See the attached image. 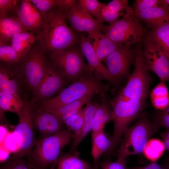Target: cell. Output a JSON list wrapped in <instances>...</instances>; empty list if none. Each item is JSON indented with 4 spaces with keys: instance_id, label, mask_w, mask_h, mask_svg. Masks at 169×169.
I'll use <instances>...</instances> for the list:
<instances>
[{
    "instance_id": "obj_9",
    "label": "cell",
    "mask_w": 169,
    "mask_h": 169,
    "mask_svg": "<svg viewBox=\"0 0 169 169\" xmlns=\"http://www.w3.org/2000/svg\"><path fill=\"white\" fill-rule=\"evenodd\" d=\"M141 22L133 14L128 15L108 25L103 32L118 45L137 44L141 42L146 31Z\"/></svg>"
},
{
    "instance_id": "obj_44",
    "label": "cell",
    "mask_w": 169,
    "mask_h": 169,
    "mask_svg": "<svg viewBox=\"0 0 169 169\" xmlns=\"http://www.w3.org/2000/svg\"><path fill=\"white\" fill-rule=\"evenodd\" d=\"M159 5L164 8L169 13V0H160Z\"/></svg>"
},
{
    "instance_id": "obj_32",
    "label": "cell",
    "mask_w": 169,
    "mask_h": 169,
    "mask_svg": "<svg viewBox=\"0 0 169 169\" xmlns=\"http://www.w3.org/2000/svg\"><path fill=\"white\" fill-rule=\"evenodd\" d=\"M0 169H46L36 164L28 158L8 160L3 164Z\"/></svg>"
},
{
    "instance_id": "obj_42",
    "label": "cell",
    "mask_w": 169,
    "mask_h": 169,
    "mask_svg": "<svg viewBox=\"0 0 169 169\" xmlns=\"http://www.w3.org/2000/svg\"><path fill=\"white\" fill-rule=\"evenodd\" d=\"M128 169H165L162 165H160L155 162H152L142 166L136 167Z\"/></svg>"
},
{
    "instance_id": "obj_31",
    "label": "cell",
    "mask_w": 169,
    "mask_h": 169,
    "mask_svg": "<svg viewBox=\"0 0 169 169\" xmlns=\"http://www.w3.org/2000/svg\"><path fill=\"white\" fill-rule=\"evenodd\" d=\"M11 45L5 44L0 46V60L1 62L7 65L16 64L21 59Z\"/></svg>"
},
{
    "instance_id": "obj_20",
    "label": "cell",
    "mask_w": 169,
    "mask_h": 169,
    "mask_svg": "<svg viewBox=\"0 0 169 169\" xmlns=\"http://www.w3.org/2000/svg\"><path fill=\"white\" fill-rule=\"evenodd\" d=\"M134 15L141 22L146 23L147 27L151 30L169 21V13L159 5Z\"/></svg>"
},
{
    "instance_id": "obj_4",
    "label": "cell",
    "mask_w": 169,
    "mask_h": 169,
    "mask_svg": "<svg viewBox=\"0 0 169 169\" xmlns=\"http://www.w3.org/2000/svg\"><path fill=\"white\" fill-rule=\"evenodd\" d=\"M160 126L144 113L134 125L128 127L124 134L117 150V157L126 159L133 155L143 152L148 141Z\"/></svg>"
},
{
    "instance_id": "obj_7",
    "label": "cell",
    "mask_w": 169,
    "mask_h": 169,
    "mask_svg": "<svg viewBox=\"0 0 169 169\" xmlns=\"http://www.w3.org/2000/svg\"><path fill=\"white\" fill-rule=\"evenodd\" d=\"M35 106L34 100L25 102L24 106L18 115L19 121L13 132L18 146V151L12 155L9 160L29 157L37 141L33 125V111Z\"/></svg>"
},
{
    "instance_id": "obj_37",
    "label": "cell",
    "mask_w": 169,
    "mask_h": 169,
    "mask_svg": "<svg viewBox=\"0 0 169 169\" xmlns=\"http://www.w3.org/2000/svg\"><path fill=\"white\" fill-rule=\"evenodd\" d=\"M160 0H136L131 7L133 14H135L148 8L158 6Z\"/></svg>"
},
{
    "instance_id": "obj_43",
    "label": "cell",
    "mask_w": 169,
    "mask_h": 169,
    "mask_svg": "<svg viewBox=\"0 0 169 169\" xmlns=\"http://www.w3.org/2000/svg\"><path fill=\"white\" fill-rule=\"evenodd\" d=\"M80 110L78 113L69 118L64 122V125L66 126L67 129L69 128L77 121L79 115Z\"/></svg>"
},
{
    "instance_id": "obj_11",
    "label": "cell",
    "mask_w": 169,
    "mask_h": 169,
    "mask_svg": "<svg viewBox=\"0 0 169 169\" xmlns=\"http://www.w3.org/2000/svg\"><path fill=\"white\" fill-rule=\"evenodd\" d=\"M131 46L126 44L120 45L104 60L116 83L125 78L128 79L131 74L130 68L134 64L136 56L134 49Z\"/></svg>"
},
{
    "instance_id": "obj_34",
    "label": "cell",
    "mask_w": 169,
    "mask_h": 169,
    "mask_svg": "<svg viewBox=\"0 0 169 169\" xmlns=\"http://www.w3.org/2000/svg\"><path fill=\"white\" fill-rule=\"evenodd\" d=\"M109 9L119 13L121 16L133 14L131 7H130L127 0H113L105 4Z\"/></svg>"
},
{
    "instance_id": "obj_36",
    "label": "cell",
    "mask_w": 169,
    "mask_h": 169,
    "mask_svg": "<svg viewBox=\"0 0 169 169\" xmlns=\"http://www.w3.org/2000/svg\"><path fill=\"white\" fill-rule=\"evenodd\" d=\"M20 0H0V16H9L13 13L16 16Z\"/></svg>"
},
{
    "instance_id": "obj_24",
    "label": "cell",
    "mask_w": 169,
    "mask_h": 169,
    "mask_svg": "<svg viewBox=\"0 0 169 169\" xmlns=\"http://www.w3.org/2000/svg\"><path fill=\"white\" fill-rule=\"evenodd\" d=\"M37 40V36L25 31L19 33L12 39L10 45L22 59L29 51Z\"/></svg>"
},
{
    "instance_id": "obj_30",
    "label": "cell",
    "mask_w": 169,
    "mask_h": 169,
    "mask_svg": "<svg viewBox=\"0 0 169 169\" xmlns=\"http://www.w3.org/2000/svg\"><path fill=\"white\" fill-rule=\"evenodd\" d=\"M104 4L97 0H78L76 2L78 8L99 21Z\"/></svg>"
},
{
    "instance_id": "obj_2",
    "label": "cell",
    "mask_w": 169,
    "mask_h": 169,
    "mask_svg": "<svg viewBox=\"0 0 169 169\" xmlns=\"http://www.w3.org/2000/svg\"><path fill=\"white\" fill-rule=\"evenodd\" d=\"M64 12L57 8L45 18L37 40L48 55L72 47L79 43L80 37L67 25Z\"/></svg>"
},
{
    "instance_id": "obj_10",
    "label": "cell",
    "mask_w": 169,
    "mask_h": 169,
    "mask_svg": "<svg viewBox=\"0 0 169 169\" xmlns=\"http://www.w3.org/2000/svg\"><path fill=\"white\" fill-rule=\"evenodd\" d=\"M141 42L144 62L148 71L156 74L161 81L169 82V58L146 34Z\"/></svg>"
},
{
    "instance_id": "obj_8",
    "label": "cell",
    "mask_w": 169,
    "mask_h": 169,
    "mask_svg": "<svg viewBox=\"0 0 169 169\" xmlns=\"http://www.w3.org/2000/svg\"><path fill=\"white\" fill-rule=\"evenodd\" d=\"M48 56L50 61L66 81L72 83L81 78L91 69L89 64L85 63L80 47L76 45L51 54Z\"/></svg>"
},
{
    "instance_id": "obj_48",
    "label": "cell",
    "mask_w": 169,
    "mask_h": 169,
    "mask_svg": "<svg viewBox=\"0 0 169 169\" xmlns=\"http://www.w3.org/2000/svg\"><path fill=\"white\" fill-rule=\"evenodd\" d=\"M166 113L169 114V106L164 110H163Z\"/></svg>"
},
{
    "instance_id": "obj_26",
    "label": "cell",
    "mask_w": 169,
    "mask_h": 169,
    "mask_svg": "<svg viewBox=\"0 0 169 169\" xmlns=\"http://www.w3.org/2000/svg\"><path fill=\"white\" fill-rule=\"evenodd\" d=\"M169 58V21L146 33Z\"/></svg>"
},
{
    "instance_id": "obj_47",
    "label": "cell",
    "mask_w": 169,
    "mask_h": 169,
    "mask_svg": "<svg viewBox=\"0 0 169 169\" xmlns=\"http://www.w3.org/2000/svg\"><path fill=\"white\" fill-rule=\"evenodd\" d=\"M162 137H166L169 139V129L167 130L161 134Z\"/></svg>"
},
{
    "instance_id": "obj_40",
    "label": "cell",
    "mask_w": 169,
    "mask_h": 169,
    "mask_svg": "<svg viewBox=\"0 0 169 169\" xmlns=\"http://www.w3.org/2000/svg\"><path fill=\"white\" fill-rule=\"evenodd\" d=\"M84 108H82L80 111L79 115L77 121L68 129L72 133V137L76 135L80 131L84 122Z\"/></svg>"
},
{
    "instance_id": "obj_5",
    "label": "cell",
    "mask_w": 169,
    "mask_h": 169,
    "mask_svg": "<svg viewBox=\"0 0 169 169\" xmlns=\"http://www.w3.org/2000/svg\"><path fill=\"white\" fill-rule=\"evenodd\" d=\"M34 44L15 68L21 81L33 92L45 75L48 62V55L38 43Z\"/></svg>"
},
{
    "instance_id": "obj_3",
    "label": "cell",
    "mask_w": 169,
    "mask_h": 169,
    "mask_svg": "<svg viewBox=\"0 0 169 169\" xmlns=\"http://www.w3.org/2000/svg\"><path fill=\"white\" fill-rule=\"evenodd\" d=\"M109 90V85L96 77L91 69L81 78L63 89L58 95L39 102L37 108L54 113L66 105L88 95L101 94Z\"/></svg>"
},
{
    "instance_id": "obj_14",
    "label": "cell",
    "mask_w": 169,
    "mask_h": 169,
    "mask_svg": "<svg viewBox=\"0 0 169 169\" xmlns=\"http://www.w3.org/2000/svg\"><path fill=\"white\" fill-rule=\"evenodd\" d=\"M65 17L74 31L88 33L103 32L105 25L90 15L77 7L76 3L70 10L64 13Z\"/></svg>"
},
{
    "instance_id": "obj_29",
    "label": "cell",
    "mask_w": 169,
    "mask_h": 169,
    "mask_svg": "<svg viewBox=\"0 0 169 169\" xmlns=\"http://www.w3.org/2000/svg\"><path fill=\"white\" fill-rule=\"evenodd\" d=\"M165 148L163 142L157 139H149L143 151L145 156L155 162L162 155Z\"/></svg>"
},
{
    "instance_id": "obj_13",
    "label": "cell",
    "mask_w": 169,
    "mask_h": 169,
    "mask_svg": "<svg viewBox=\"0 0 169 169\" xmlns=\"http://www.w3.org/2000/svg\"><path fill=\"white\" fill-rule=\"evenodd\" d=\"M16 16L26 31L36 36L43 28L45 18L30 0H20Z\"/></svg>"
},
{
    "instance_id": "obj_6",
    "label": "cell",
    "mask_w": 169,
    "mask_h": 169,
    "mask_svg": "<svg viewBox=\"0 0 169 169\" xmlns=\"http://www.w3.org/2000/svg\"><path fill=\"white\" fill-rule=\"evenodd\" d=\"M72 138V133L67 129L52 136L41 137L37 141L27 158L45 169L51 165L56 168L62 149Z\"/></svg>"
},
{
    "instance_id": "obj_16",
    "label": "cell",
    "mask_w": 169,
    "mask_h": 169,
    "mask_svg": "<svg viewBox=\"0 0 169 169\" xmlns=\"http://www.w3.org/2000/svg\"><path fill=\"white\" fill-rule=\"evenodd\" d=\"M79 47L88 64L93 71L94 75L99 79L106 80L113 84L116 82L110 73L107 69L102 64L93 47L87 37L81 35Z\"/></svg>"
},
{
    "instance_id": "obj_15",
    "label": "cell",
    "mask_w": 169,
    "mask_h": 169,
    "mask_svg": "<svg viewBox=\"0 0 169 169\" xmlns=\"http://www.w3.org/2000/svg\"><path fill=\"white\" fill-rule=\"evenodd\" d=\"M33 120V128L42 137L52 136L64 130L63 124L54 114L39 109L35 106Z\"/></svg>"
},
{
    "instance_id": "obj_38",
    "label": "cell",
    "mask_w": 169,
    "mask_h": 169,
    "mask_svg": "<svg viewBox=\"0 0 169 169\" xmlns=\"http://www.w3.org/2000/svg\"><path fill=\"white\" fill-rule=\"evenodd\" d=\"M99 166L100 169H128L126 166V159L120 157H117L114 162L109 159L99 161Z\"/></svg>"
},
{
    "instance_id": "obj_41",
    "label": "cell",
    "mask_w": 169,
    "mask_h": 169,
    "mask_svg": "<svg viewBox=\"0 0 169 169\" xmlns=\"http://www.w3.org/2000/svg\"><path fill=\"white\" fill-rule=\"evenodd\" d=\"M77 0H59L58 7L60 10L65 13L71 9L76 4Z\"/></svg>"
},
{
    "instance_id": "obj_45",
    "label": "cell",
    "mask_w": 169,
    "mask_h": 169,
    "mask_svg": "<svg viewBox=\"0 0 169 169\" xmlns=\"http://www.w3.org/2000/svg\"><path fill=\"white\" fill-rule=\"evenodd\" d=\"M165 149L169 151V139L166 137H162Z\"/></svg>"
},
{
    "instance_id": "obj_46",
    "label": "cell",
    "mask_w": 169,
    "mask_h": 169,
    "mask_svg": "<svg viewBox=\"0 0 169 169\" xmlns=\"http://www.w3.org/2000/svg\"><path fill=\"white\" fill-rule=\"evenodd\" d=\"M162 166L165 169H169V158L165 161Z\"/></svg>"
},
{
    "instance_id": "obj_27",
    "label": "cell",
    "mask_w": 169,
    "mask_h": 169,
    "mask_svg": "<svg viewBox=\"0 0 169 169\" xmlns=\"http://www.w3.org/2000/svg\"><path fill=\"white\" fill-rule=\"evenodd\" d=\"M25 102L17 94L0 91V108L2 114L5 111H10L18 115L23 109Z\"/></svg>"
},
{
    "instance_id": "obj_18",
    "label": "cell",
    "mask_w": 169,
    "mask_h": 169,
    "mask_svg": "<svg viewBox=\"0 0 169 169\" xmlns=\"http://www.w3.org/2000/svg\"><path fill=\"white\" fill-rule=\"evenodd\" d=\"M99 105L100 104L97 102L91 101L86 105L84 108L83 125L79 132L72 137V143L69 153L73 154H79L77 151L78 147L89 133L91 131L94 115Z\"/></svg>"
},
{
    "instance_id": "obj_23",
    "label": "cell",
    "mask_w": 169,
    "mask_h": 169,
    "mask_svg": "<svg viewBox=\"0 0 169 169\" xmlns=\"http://www.w3.org/2000/svg\"><path fill=\"white\" fill-rule=\"evenodd\" d=\"M21 79L15 69L7 65L1 64L0 90L1 92L18 95L19 81Z\"/></svg>"
},
{
    "instance_id": "obj_28",
    "label": "cell",
    "mask_w": 169,
    "mask_h": 169,
    "mask_svg": "<svg viewBox=\"0 0 169 169\" xmlns=\"http://www.w3.org/2000/svg\"><path fill=\"white\" fill-rule=\"evenodd\" d=\"M153 106L162 110L169 106V93L164 82L161 81L151 90L150 95Z\"/></svg>"
},
{
    "instance_id": "obj_1",
    "label": "cell",
    "mask_w": 169,
    "mask_h": 169,
    "mask_svg": "<svg viewBox=\"0 0 169 169\" xmlns=\"http://www.w3.org/2000/svg\"><path fill=\"white\" fill-rule=\"evenodd\" d=\"M134 68L125 86L110 102L114 129L112 139L114 144L120 143L122 137L134 120L145 107L152 78L145 65L141 43L134 49Z\"/></svg>"
},
{
    "instance_id": "obj_33",
    "label": "cell",
    "mask_w": 169,
    "mask_h": 169,
    "mask_svg": "<svg viewBox=\"0 0 169 169\" xmlns=\"http://www.w3.org/2000/svg\"><path fill=\"white\" fill-rule=\"evenodd\" d=\"M96 94L95 93H92L88 95L66 105L53 113L57 116H59L74 110H80L82 108L84 105H87L90 101Z\"/></svg>"
},
{
    "instance_id": "obj_39",
    "label": "cell",
    "mask_w": 169,
    "mask_h": 169,
    "mask_svg": "<svg viewBox=\"0 0 169 169\" xmlns=\"http://www.w3.org/2000/svg\"><path fill=\"white\" fill-rule=\"evenodd\" d=\"M118 13L112 11L108 8L104 3L102 8L99 21L102 23L106 22L110 24L121 17Z\"/></svg>"
},
{
    "instance_id": "obj_12",
    "label": "cell",
    "mask_w": 169,
    "mask_h": 169,
    "mask_svg": "<svg viewBox=\"0 0 169 169\" xmlns=\"http://www.w3.org/2000/svg\"><path fill=\"white\" fill-rule=\"evenodd\" d=\"M66 81L58 69L48 62L45 75L39 85L33 92L35 102L49 99L61 91Z\"/></svg>"
},
{
    "instance_id": "obj_22",
    "label": "cell",
    "mask_w": 169,
    "mask_h": 169,
    "mask_svg": "<svg viewBox=\"0 0 169 169\" xmlns=\"http://www.w3.org/2000/svg\"><path fill=\"white\" fill-rule=\"evenodd\" d=\"M101 102L94 115L91 138L100 131L106 124L112 120V110L110 102L104 93H101Z\"/></svg>"
},
{
    "instance_id": "obj_19",
    "label": "cell",
    "mask_w": 169,
    "mask_h": 169,
    "mask_svg": "<svg viewBox=\"0 0 169 169\" xmlns=\"http://www.w3.org/2000/svg\"><path fill=\"white\" fill-rule=\"evenodd\" d=\"M91 143L93 166L95 169H99V163L101 156L105 155L109 157L113 143L112 138L107 136L104 129L91 138Z\"/></svg>"
},
{
    "instance_id": "obj_17",
    "label": "cell",
    "mask_w": 169,
    "mask_h": 169,
    "mask_svg": "<svg viewBox=\"0 0 169 169\" xmlns=\"http://www.w3.org/2000/svg\"><path fill=\"white\" fill-rule=\"evenodd\" d=\"M87 38L91 43L99 59L102 61L115 50L118 45L105 33L99 31L88 33Z\"/></svg>"
},
{
    "instance_id": "obj_35",
    "label": "cell",
    "mask_w": 169,
    "mask_h": 169,
    "mask_svg": "<svg viewBox=\"0 0 169 169\" xmlns=\"http://www.w3.org/2000/svg\"><path fill=\"white\" fill-rule=\"evenodd\" d=\"M43 17H45L57 8L59 0H30Z\"/></svg>"
},
{
    "instance_id": "obj_25",
    "label": "cell",
    "mask_w": 169,
    "mask_h": 169,
    "mask_svg": "<svg viewBox=\"0 0 169 169\" xmlns=\"http://www.w3.org/2000/svg\"><path fill=\"white\" fill-rule=\"evenodd\" d=\"M79 155L69 153L61 154L55 169H95L93 165L79 158Z\"/></svg>"
},
{
    "instance_id": "obj_21",
    "label": "cell",
    "mask_w": 169,
    "mask_h": 169,
    "mask_svg": "<svg viewBox=\"0 0 169 169\" xmlns=\"http://www.w3.org/2000/svg\"><path fill=\"white\" fill-rule=\"evenodd\" d=\"M25 31L16 16H0V46L10 45L14 35Z\"/></svg>"
}]
</instances>
